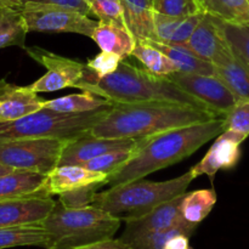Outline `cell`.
<instances>
[{
  "label": "cell",
  "mask_w": 249,
  "mask_h": 249,
  "mask_svg": "<svg viewBox=\"0 0 249 249\" xmlns=\"http://www.w3.org/2000/svg\"><path fill=\"white\" fill-rule=\"evenodd\" d=\"M225 130V118L172 129L148 136L135 148L130 160L108 177L109 186L143 179L157 170L180 162Z\"/></svg>",
  "instance_id": "obj_1"
},
{
  "label": "cell",
  "mask_w": 249,
  "mask_h": 249,
  "mask_svg": "<svg viewBox=\"0 0 249 249\" xmlns=\"http://www.w3.org/2000/svg\"><path fill=\"white\" fill-rule=\"evenodd\" d=\"M74 88L105 97L113 104H175L211 111L169 77L152 74L125 60L122 61L116 72L102 78L88 67L83 79Z\"/></svg>",
  "instance_id": "obj_2"
},
{
  "label": "cell",
  "mask_w": 249,
  "mask_h": 249,
  "mask_svg": "<svg viewBox=\"0 0 249 249\" xmlns=\"http://www.w3.org/2000/svg\"><path fill=\"white\" fill-rule=\"evenodd\" d=\"M218 117L212 111L175 104H114L89 133L100 138H148Z\"/></svg>",
  "instance_id": "obj_3"
},
{
  "label": "cell",
  "mask_w": 249,
  "mask_h": 249,
  "mask_svg": "<svg viewBox=\"0 0 249 249\" xmlns=\"http://www.w3.org/2000/svg\"><path fill=\"white\" fill-rule=\"evenodd\" d=\"M121 219L99 207L67 208L60 202L41 223L48 233L46 249H80L111 240L121 226Z\"/></svg>",
  "instance_id": "obj_4"
},
{
  "label": "cell",
  "mask_w": 249,
  "mask_h": 249,
  "mask_svg": "<svg viewBox=\"0 0 249 249\" xmlns=\"http://www.w3.org/2000/svg\"><path fill=\"white\" fill-rule=\"evenodd\" d=\"M194 179L189 170L167 181L133 180L111 186L105 192H97L92 204L121 220H130L140 218L160 204L181 196Z\"/></svg>",
  "instance_id": "obj_5"
},
{
  "label": "cell",
  "mask_w": 249,
  "mask_h": 249,
  "mask_svg": "<svg viewBox=\"0 0 249 249\" xmlns=\"http://www.w3.org/2000/svg\"><path fill=\"white\" fill-rule=\"evenodd\" d=\"M112 106L85 113H62L44 106L16 121L0 123V142L38 138L72 140L89 133L108 113Z\"/></svg>",
  "instance_id": "obj_6"
},
{
  "label": "cell",
  "mask_w": 249,
  "mask_h": 249,
  "mask_svg": "<svg viewBox=\"0 0 249 249\" xmlns=\"http://www.w3.org/2000/svg\"><path fill=\"white\" fill-rule=\"evenodd\" d=\"M67 141L55 138L4 141L0 142V163L14 169L49 174L58 165Z\"/></svg>",
  "instance_id": "obj_7"
},
{
  "label": "cell",
  "mask_w": 249,
  "mask_h": 249,
  "mask_svg": "<svg viewBox=\"0 0 249 249\" xmlns=\"http://www.w3.org/2000/svg\"><path fill=\"white\" fill-rule=\"evenodd\" d=\"M22 16L29 32L75 33L91 38L99 21L77 10L38 2H24Z\"/></svg>",
  "instance_id": "obj_8"
},
{
  "label": "cell",
  "mask_w": 249,
  "mask_h": 249,
  "mask_svg": "<svg viewBox=\"0 0 249 249\" xmlns=\"http://www.w3.org/2000/svg\"><path fill=\"white\" fill-rule=\"evenodd\" d=\"M29 57L46 68L43 77L29 85L36 92H51L65 88H74L83 79L88 66L79 61L60 56L39 46L26 48Z\"/></svg>",
  "instance_id": "obj_9"
},
{
  "label": "cell",
  "mask_w": 249,
  "mask_h": 249,
  "mask_svg": "<svg viewBox=\"0 0 249 249\" xmlns=\"http://www.w3.org/2000/svg\"><path fill=\"white\" fill-rule=\"evenodd\" d=\"M168 77L184 91L196 97L220 117H225L238 100L235 92L216 74H189L175 72Z\"/></svg>",
  "instance_id": "obj_10"
},
{
  "label": "cell",
  "mask_w": 249,
  "mask_h": 249,
  "mask_svg": "<svg viewBox=\"0 0 249 249\" xmlns=\"http://www.w3.org/2000/svg\"><path fill=\"white\" fill-rule=\"evenodd\" d=\"M145 138H100L90 133L68 140L63 147L58 165H83L94 158L117 150H129L141 143Z\"/></svg>",
  "instance_id": "obj_11"
},
{
  "label": "cell",
  "mask_w": 249,
  "mask_h": 249,
  "mask_svg": "<svg viewBox=\"0 0 249 249\" xmlns=\"http://www.w3.org/2000/svg\"><path fill=\"white\" fill-rule=\"evenodd\" d=\"M247 138L245 134L225 129L216 136L206 156L190 169L192 177L196 179L201 175H207L213 181L219 170L235 167L241 158V145Z\"/></svg>",
  "instance_id": "obj_12"
},
{
  "label": "cell",
  "mask_w": 249,
  "mask_h": 249,
  "mask_svg": "<svg viewBox=\"0 0 249 249\" xmlns=\"http://www.w3.org/2000/svg\"><path fill=\"white\" fill-rule=\"evenodd\" d=\"M184 195L185 194H182L181 196L177 197L172 201L160 204V207L140 218L126 220L125 229L119 237V241L128 246L145 236L165 230V229H169L181 223L182 220H185L181 215V211H180Z\"/></svg>",
  "instance_id": "obj_13"
},
{
  "label": "cell",
  "mask_w": 249,
  "mask_h": 249,
  "mask_svg": "<svg viewBox=\"0 0 249 249\" xmlns=\"http://www.w3.org/2000/svg\"><path fill=\"white\" fill-rule=\"evenodd\" d=\"M56 201L51 197H29L0 202V228L41 224Z\"/></svg>",
  "instance_id": "obj_14"
},
{
  "label": "cell",
  "mask_w": 249,
  "mask_h": 249,
  "mask_svg": "<svg viewBox=\"0 0 249 249\" xmlns=\"http://www.w3.org/2000/svg\"><path fill=\"white\" fill-rule=\"evenodd\" d=\"M45 100L28 87L11 84L6 79H0V123L34 113L44 107Z\"/></svg>",
  "instance_id": "obj_15"
},
{
  "label": "cell",
  "mask_w": 249,
  "mask_h": 249,
  "mask_svg": "<svg viewBox=\"0 0 249 249\" xmlns=\"http://www.w3.org/2000/svg\"><path fill=\"white\" fill-rule=\"evenodd\" d=\"M108 184V175L92 172L83 165H57L48 174L46 190L49 196L83 189L90 185Z\"/></svg>",
  "instance_id": "obj_16"
},
{
  "label": "cell",
  "mask_w": 249,
  "mask_h": 249,
  "mask_svg": "<svg viewBox=\"0 0 249 249\" xmlns=\"http://www.w3.org/2000/svg\"><path fill=\"white\" fill-rule=\"evenodd\" d=\"M48 174L16 169L0 177V202L29 197H50L46 190Z\"/></svg>",
  "instance_id": "obj_17"
},
{
  "label": "cell",
  "mask_w": 249,
  "mask_h": 249,
  "mask_svg": "<svg viewBox=\"0 0 249 249\" xmlns=\"http://www.w3.org/2000/svg\"><path fill=\"white\" fill-rule=\"evenodd\" d=\"M182 45L203 60L212 62L214 57L229 45L221 29L220 18L204 14L197 28Z\"/></svg>",
  "instance_id": "obj_18"
},
{
  "label": "cell",
  "mask_w": 249,
  "mask_h": 249,
  "mask_svg": "<svg viewBox=\"0 0 249 249\" xmlns=\"http://www.w3.org/2000/svg\"><path fill=\"white\" fill-rule=\"evenodd\" d=\"M215 74L235 92L238 99H249V67L230 45L224 48L212 61Z\"/></svg>",
  "instance_id": "obj_19"
},
{
  "label": "cell",
  "mask_w": 249,
  "mask_h": 249,
  "mask_svg": "<svg viewBox=\"0 0 249 249\" xmlns=\"http://www.w3.org/2000/svg\"><path fill=\"white\" fill-rule=\"evenodd\" d=\"M204 17V12L186 17H174L153 11L155 40L165 44H184Z\"/></svg>",
  "instance_id": "obj_20"
},
{
  "label": "cell",
  "mask_w": 249,
  "mask_h": 249,
  "mask_svg": "<svg viewBox=\"0 0 249 249\" xmlns=\"http://www.w3.org/2000/svg\"><path fill=\"white\" fill-rule=\"evenodd\" d=\"M101 51L118 55L122 60L131 56L135 49L136 38L126 26L99 21L91 36Z\"/></svg>",
  "instance_id": "obj_21"
},
{
  "label": "cell",
  "mask_w": 249,
  "mask_h": 249,
  "mask_svg": "<svg viewBox=\"0 0 249 249\" xmlns=\"http://www.w3.org/2000/svg\"><path fill=\"white\" fill-rule=\"evenodd\" d=\"M124 21L136 40H155L151 0H121Z\"/></svg>",
  "instance_id": "obj_22"
},
{
  "label": "cell",
  "mask_w": 249,
  "mask_h": 249,
  "mask_svg": "<svg viewBox=\"0 0 249 249\" xmlns=\"http://www.w3.org/2000/svg\"><path fill=\"white\" fill-rule=\"evenodd\" d=\"M165 53L177 66L178 72L189 74H215L214 65L192 53L182 44H165L157 40H145Z\"/></svg>",
  "instance_id": "obj_23"
},
{
  "label": "cell",
  "mask_w": 249,
  "mask_h": 249,
  "mask_svg": "<svg viewBox=\"0 0 249 249\" xmlns=\"http://www.w3.org/2000/svg\"><path fill=\"white\" fill-rule=\"evenodd\" d=\"M46 240L48 233L41 224L0 228V249L26 246L45 248Z\"/></svg>",
  "instance_id": "obj_24"
},
{
  "label": "cell",
  "mask_w": 249,
  "mask_h": 249,
  "mask_svg": "<svg viewBox=\"0 0 249 249\" xmlns=\"http://www.w3.org/2000/svg\"><path fill=\"white\" fill-rule=\"evenodd\" d=\"M113 102L105 97L97 96L89 91H83L82 94H71L58 99L48 100L44 106L53 111L62 113H85L92 112L104 107L112 106Z\"/></svg>",
  "instance_id": "obj_25"
},
{
  "label": "cell",
  "mask_w": 249,
  "mask_h": 249,
  "mask_svg": "<svg viewBox=\"0 0 249 249\" xmlns=\"http://www.w3.org/2000/svg\"><path fill=\"white\" fill-rule=\"evenodd\" d=\"M28 28L19 9L0 10V49L18 46L26 49Z\"/></svg>",
  "instance_id": "obj_26"
},
{
  "label": "cell",
  "mask_w": 249,
  "mask_h": 249,
  "mask_svg": "<svg viewBox=\"0 0 249 249\" xmlns=\"http://www.w3.org/2000/svg\"><path fill=\"white\" fill-rule=\"evenodd\" d=\"M216 203V194L213 189L196 190L194 192H185L181 201V215L189 223L197 224L208 216Z\"/></svg>",
  "instance_id": "obj_27"
},
{
  "label": "cell",
  "mask_w": 249,
  "mask_h": 249,
  "mask_svg": "<svg viewBox=\"0 0 249 249\" xmlns=\"http://www.w3.org/2000/svg\"><path fill=\"white\" fill-rule=\"evenodd\" d=\"M204 14L230 23H249V0H197Z\"/></svg>",
  "instance_id": "obj_28"
},
{
  "label": "cell",
  "mask_w": 249,
  "mask_h": 249,
  "mask_svg": "<svg viewBox=\"0 0 249 249\" xmlns=\"http://www.w3.org/2000/svg\"><path fill=\"white\" fill-rule=\"evenodd\" d=\"M131 56L140 61L143 68L152 74L168 77L178 72L177 66L163 51L145 40H138Z\"/></svg>",
  "instance_id": "obj_29"
},
{
  "label": "cell",
  "mask_w": 249,
  "mask_h": 249,
  "mask_svg": "<svg viewBox=\"0 0 249 249\" xmlns=\"http://www.w3.org/2000/svg\"><path fill=\"white\" fill-rule=\"evenodd\" d=\"M196 228L197 224H192L189 223L187 220H182L181 223L177 224V225L172 226V228L145 236V237L128 245L126 247L129 249H165V245H167L168 240L170 237L180 232L189 233L191 236L194 231L196 230Z\"/></svg>",
  "instance_id": "obj_30"
},
{
  "label": "cell",
  "mask_w": 249,
  "mask_h": 249,
  "mask_svg": "<svg viewBox=\"0 0 249 249\" xmlns=\"http://www.w3.org/2000/svg\"><path fill=\"white\" fill-rule=\"evenodd\" d=\"M220 26L231 49L249 66V23H230L220 19Z\"/></svg>",
  "instance_id": "obj_31"
},
{
  "label": "cell",
  "mask_w": 249,
  "mask_h": 249,
  "mask_svg": "<svg viewBox=\"0 0 249 249\" xmlns=\"http://www.w3.org/2000/svg\"><path fill=\"white\" fill-rule=\"evenodd\" d=\"M136 147H138V146H136ZM136 147L129 148V150L111 151V152L105 153V155L100 156V157H96L94 158V160H89V162H87L85 164H83V167L88 168V169L92 170V172H99L102 173V174H106L108 175V177H111L116 170H118L119 168L123 167V165L130 160Z\"/></svg>",
  "instance_id": "obj_32"
},
{
  "label": "cell",
  "mask_w": 249,
  "mask_h": 249,
  "mask_svg": "<svg viewBox=\"0 0 249 249\" xmlns=\"http://www.w3.org/2000/svg\"><path fill=\"white\" fill-rule=\"evenodd\" d=\"M153 11L174 17H186L203 12L197 0H151Z\"/></svg>",
  "instance_id": "obj_33"
},
{
  "label": "cell",
  "mask_w": 249,
  "mask_h": 249,
  "mask_svg": "<svg viewBox=\"0 0 249 249\" xmlns=\"http://www.w3.org/2000/svg\"><path fill=\"white\" fill-rule=\"evenodd\" d=\"M87 2L99 21L126 26L121 0H87Z\"/></svg>",
  "instance_id": "obj_34"
},
{
  "label": "cell",
  "mask_w": 249,
  "mask_h": 249,
  "mask_svg": "<svg viewBox=\"0 0 249 249\" xmlns=\"http://www.w3.org/2000/svg\"><path fill=\"white\" fill-rule=\"evenodd\" d=\"M225 129L249 136V99L241 97L225 114Z\"/></svg>",
  "instance_id": "obj_35"
},
{
  "label": "cell",
  "mask_w": 249,
  "mask_h": 249,
  "mask_svg": "<svg viewBox=\"0 0 249 249\" xmlns=\"http://www.w3.org/2000/svg\"><path fill=\"white\" fill-rule=\"evenodd\" d=\"M100 187H102L101 184H95L74 191L65 192L58 196V202L67 208H83L91 206Z\"/></svg>",
  "instance_id": "obj_36"
},
{
  "label": "cell",
  "mask_w": 249,
  "mask_h": 249,
  "mask_svg": "<svg viewBox=\"0 0 249 249\" xmlns=\"http://www.w3.org/2000/svg\"><path fill=\"white\" fill-rule=\"evenodd\" d=\"M122 61L123 60L118 55H116V53L101 51L99 55H96L94 58L88 61L87 66L97 77L102 78L116 72Z\"/></svg>",
  "instance_id": "obj_37"
},
{
  "label": "cell",
  "mask_w": 249,
  "mask_h": 249,
  "mask_svg": "<svg viewBox=\"0 0 249 249\" xmlns=\"http://www.w3.org/2000/svg\"><path fill=\"white\" fill-rule=\"evenodd\" d=\"M24 2H38V4L57 5V6H63L68 7V9L77 10V11L82 12V14L84 15H88V16L91 14L87 0H23V4Z\"/></svg>",
  "instance_id": "obj_38"
},
{
  "label": "cell",
  "mask_w": 249,
  "mask_h": 249,
  "mask_svg": "<svg viewBox=\"0 0 249 249\" xmlns=\"http://www.w3.org/2000/svg\"><path fill=\"white\" fill-rule=\"evenodd\" d=\"M189 238V233H177V235H174L168 240L167 245H165V249H191Z\"/></svg>",
  "instance_id": "obj_39"
},
{
  "label": "cell",
  "mask_w": 249,
  "mask_h": 249,
  "mask_svg": "<svg viewBox=\"0 0 249 249\" xmlns=\"http://www.w3.org/2000/svg\"><path fill=\"white\" fill-rule=\"evenodd\" d=\"M80 249H129L124 245L123 242L119 241V238H111V240L101 241V242L92 243V245L87 246V247H83Z\"/></svg>",
  "instance_id": "obj_40"
},
{
  "label": "cell",
  "mask_w": 249,
  "mask_h": 249,
  "mask_svg": "<svg viewBox=\"0 0 249 249\" xmlns=\"http://www.w3.org/2000/svg\"><path fill=\"white\" fill-rule=\"evenodd\" d=\"M23 0H0V10L2 9H21Z\"/></svg>",
  "instance_id": "obj_41"
},
{
  "label": "cell",
  "mask_w": 249,
  "mask_h": 249,
  "mask_svg": "<svg viewBox=\"0 0 249 249\" xmlns=\"http://www.w3.org/2000/svg\"><path fill=\"white\" fill-rule=\"evenodd\" d=\"M14 170H16V169H14V168H11V167H7V165H4L0 163V177H1V175L7 174V173L14 172Z\"/></svg>",
  "instance_id": "obj_42"
},
{
  "label": "cell",
  "mask_w": 249,
  "mask_h": 249,
  "mask_svg": "<svg viewBox=\"0 0 249 249\" xmlns=\"http://www.w3.org/2000/svg\"><path fill=\"white\" fill-rule=\"evenodd\" d=\"M246 65H247V63H246ZM247 66H248V65H247ZM248 67H249V66H248Z\"/></svg>",
  "instance_id": "obj_43"
}]
</instances>
